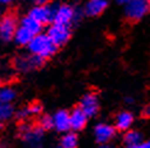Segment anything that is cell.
<instances>
[{
  "instance_id": "cell-24",
  "label": "cell",
  "mask_w": 150,
  "mask_h": 148,
  "mask_svg": "<svg viewBox=\"0 0 150 148\" xmlns=\"http://www.w3.org/2000/svg\"><path fill=\"white\" fill-rule=\"evenodd\" d=\"M143 114H144L145 117H150V107H145Z\"/></svg>"
},
{
  "instance_id": "cell-12",
  "label": "cell",
  "mask_w": 150,
  "mask_h": 148,
  "mask_svg": "<svg viewBox=\"0 0 150 148\" xmlns=\"http://www.w3.org/2000/svg\"><path fill=\"white\" fill-rule=\"evenodd\" d=\"M54 119V128L57 131H67L71 129V119H70V113H67L66 110H59L52 117Z\"/></svg>"
},
{
  "instance_id": "cell-3",
  "label": "cell",
  "mask_w": 150,
  "mask_h": 148,
  "mask_svg": "<svg viewBox=\"0 0 150 148\" xmlns=\"http://www.w3.org/2000/svg\"><path fill=\"white\" fill-rule=\"evenodd\" d=\"M56 6H57V4L49 5V6L38 4V6L33 7V9L29 11V16L33 17L34 20H37L38 22H40L42 24L49 23V22H54Z\"/></svg>"
},
{
  "instance_id": "cell-29",
  "label": "cell",
  "mask_w": 150,
  "mask_h": 148,
  "mask_svg": "<svg viewBox=\"0 0 150 148\" xmlns=\"http://www.w3.org/2000/svg\"><path fill=\"white\" fill-rule=\"evenodd\" d=\"M149 3H150V0H149Z\"/></svg>"
},
{
  "instance_id": "cell-9",
  "label": "cell",
  "mask_w": 150,
  "mask_h": 148,
  "mask_svg": "<svg viewBox=\"0 0 150 148\" xmlns=\"http://www.w3.org/2000/svg\"><path fill=\"white\" fill-rule=\"evenodd\" d=\"M43 62H44V58L37 56V55L26 56V57L17 58V61H16V68L20 69V71L27 72V71L35 69V68L40 67V66L43 64Z\"/></svg>"
},
{
  "instance_id": "cell-21",
  "label": "cell",
  "mask_w": 150,
  "mask_h": 148,
  "mask_svg": "<svg viewBox=\"0 0 150 148\" xmlns=\"http://www.w3.org/2000/svg\"><path fill=\"white\" fill-rule=\"evenodd\" d=\"M40 128L44 130H49L51 128H54V119H52V117H49V115L43 117L40 119Z\"/></svg>"
},
{
  "instance_id": "cell-26",
  "label": "cell",
  "mask_w": 150,
  "mask_h": 148,
  "mask_svg": "<svg viewBox=\"0 0 150 148\" xmlns=\"http://www.w3.org/2000/svg\"><path fill=\"white\" fill-rule=\"evenodd\" d=\"M45 3H47V0H38V4L40 5H45Z\"/></svg>"
},
{
  "instance_id": "cell-28",
  "label": "cell",
  "mask_w": 150,
  "mask_h": 148,
  "mask_svg": "<svg viewBox=\"0 0 150 148\" xmlns=\"http://www.w3.org/2000/svg\"><path fill=\"white\" fill-rule=\"evenodd\" d=\"M126 102H127V103H131V102H133V100L128 97V98H127V100H126Z\"/></svg>"
},
{
  "instance_id": "cell-27",
  "label": "cell",
  "mask_w": 150,
  "mask_h": 148,
  "mask_svg": "<svg viewBox=\"0 0 150 148\" xmlns=\"http://www.w3.org/2000/svg\"><path fill=\"white\" fill-rule=\"evenodd\" d=\"M0 1H1L3 4H7V3H10L11 0H0Z\"/></svg>"
},
{
  "instance_id": "cell-23",
  "label": "cell",
  "mask_w": 150,
  "mask_h": 148,
  "mask_svg": "<svg viewBox=\"0 0 150 148\" xmlns=\"http://www.w3.org/2000/svg\"><path fill=\"white\" fill-rule=\"evenodd\" d=\"M139 148H150V140H149V141H145V142H142Z\"/></svg>"
},
{
  "instance_id": "cell-22",
  "label": "cell",
  "mask_w": 150,
  "mask_h": 148,
  "mask_svg": "<svg viewBox=\"0 0 150 148\" xmlns=\"http://www.w3.org/2000/svg\"><path fill=\"white\" fill-rule=\"evenodd\" d=\"M42 110V107L39 105H31L28 107V112L29 114H39Z\"/></svg>"
},
{
  "instance_id": "cell-18",
  "label": "cell",
  "mask_w": 150,
  "mask_h": 148,
  "mask_svg": "<svg viewBox=\"0 0 150 148\" xmlns=\"http://www.w3.org/2000/svg\"><path fill=\"white\" fill-rule=\"evenodd\" d=\"M13 114V108L10 105V102H1L0 106V118L1 120H9Z\"/></svg>"
},
{
  "instance_id": "cell-8",
  "label": "cell",
  "mask_w": 150,
  "mask_h": 148,
  "mask_svg": "<svg viewBox=\"0 0 150 148\" xmlns=\"http://www.w3.org/2000/svg\"><path fill=\"white\" fill-rule=\"evenodd\" d=\"M82 109L88 117H94L99 112V101L98 97L94 94H86L81 100V106Z\"/></svg>"
},
{
  "instance_id": "cell-15",
  "label": "cell",
  "mask_w": 150,
  "mask_h": 148,
  "mask_svg": "<svg viewBox=\"0 0 150 148\" xmlns=\"http://www.w3.org/2000/svg\"><path fill=\"white\" fill-rule=\"evenodd\" d=\"M133 123V115L129 112H121L117 117H116V120H115V126L117 130H128L131 128V125Z\"/></svg>"
},
{
  "instance_id": "cell-10",
  "label": "cell",
  "mask_w": 150,
  "mask_h": 148,
  "mask_svg": "<svg viewBox=\"0 0 150 148\" xmlns=\"http://www.w3.org/2000/svg\"><path fill=\"white\" fill-rule=\"evenodd\" d=\"M88 115L84 113V110L79 108H74L72 112L70 113V119H71V129L74 131H79L82 130L86 124H87V119H88Z\"/></svg>"
},
{
  "instance_id": "cell-5",
  "label": "cell",
  "mask_w": 150,
  "mask_h": 148,
  "mask_svg": "<svg viewBox=\"0 0 150 148\" xmlns=\"http://www.w3.org/2000/svg\"><path fill=\"white\" fill-rule=\"evenodd\" d=\"M17 31L16 26V20L11 15L3 17L1 23H0V36H1L3 41H10L13 36L15 33Z\"/></svg>"
},
{
  "instance_id": "cell-2",
  "label": "cell",
  "mask_w": 150,
  "mask_h": 148,
  "mask_svg": "<svg viewBox=\"0 0 150 148\" xmlns=\"http://www.w3.org/2000/svg\"><path fill=\"white\" fill-rule=\"evenodd\" d=\"M149 7V0H129L125 7L126 17L129 21H138L148 13Z\"/></svg>"
},
{
  "instance_id": "cell-20",
  "label": "cell",
  "mask_w": 150,
  "mask_h": 148,
  "mask_svg": "<svg viewBox=\"0 0 150 148\" xmlns=\"http://www.w3.org/2000/svg\"><path fill=\"white\" fill-rule=\"evenodd\" d=\"M15 96H16V94H15V91L12 89L3 87L1 91H0V101L1 102H11V101H13Z\"/></svg>"
},
{
  "instance_id": "cell-6",
  "label": "cell",
  "mask_w": 150,
  "mask_h": 148,
  "mask_svg": "<svg viewBox=\"0 0 150 148\" xmlns=\"http://www.w3.org/2000/svg\"><path fill=\"white\" fill-rule=\"evenodd\" d=\"M74 15H76V10L71 7L67 4H62L56 6L55 16H54V22L56 23H62L69 26L72 21H74Z\"/></svg>"
},
{
  "instance_id": "cell-25",
  "label": "cell",
  "mask_w": 150,
  "mask_h": 148,
  "mask_svg": "<svg viewBox=\"0 0 150 148\" xmlns=\"http://www.w3.org/2000/svg\"><path fill=\"white\" fill-rule=\"evenodd\" d=\"M129 0H116V3H118V4H122V5H126L127 3H128Z\"/></svg>"
},
{
  "instance_id": "cell-13",
  "label": "cell",
  "mask_w": 150,
  "mask_h": 148,
  "mask_svg": "<svg viewBox=\"0 0 150 148\" xmlns=\"http://www.w3.org/2000/svg\"><path fill=\"white\" fill-rule=\"evenodd\" d=\"M23 140L28 145H31V146H38V145H40L42 140H43L42 129H25Z\"/></svg>"
},
{
  "instance_id": "cell-16",
  "label": "cell",
  "mask_w": 150,
  "mask_h": 148,
  "mask_svg": "<svg viewBox=\"0 0 150 148\" xmlns=\"http://www.w3.org/2000/svg\"><path fill=\"white\" fill-rule=\"evenodd\" d=\"M123 142L127 147H129V148H139V146L142 145V135L138 131L131 130L125 135Z\"/></svg>"
},
{
  "instance_id": "cell-1",
  "label": "cell",
  "mask_w": 150,
  "mask_h": 148,
  "mask_svg": "<svg viewBox=\"0 0 150 148\" xmlns=\"http://www.w3.org/2000/svg\"><path fill=\"white\" fill-rule=\"evenodd\" d=\"M28 47L33 55L43 57L44 60L54 55L57 49V46L50 39L48 34H40V33L33 36L31 43L28 44Z\"/></svg>"
},
{
  "instance_id": "cell-19",
  "label": "cell",
  "mask_w": 150,
  "mask_h": 148,
  "mask_svg": "<svg viewBox=\"0 0 150 148\" xmlns=\"http://www.w3.org/2000/svg\"><path fill=\"white\" fill-rule=\"evenodd\" d=\"M77 136L74 134H66L62 138H61V146L64 148H74L77 146Z\"/></svg>"
},
{
  "instance_id": "cell-14",
  "label": "cell",
  "mask_w": 150,
  "mask_h": 148,
  "mask_svg": "<svg viewBox=\"0 0 150 148\" xmlns=\"http://www.w3.org/2000/svg\"><path fill=\"white\" fill-rule=\"evenodd\" d=\"M33 36H34V34L31 31H28L23 26H20L17 28L16 33H15L13 39L18 45H28V44L31 43V40L33 39Z\"/></svg>"
},
{
  "instance_id": "cell-7",
  "label": "cell",
  "mask_w": 150,
  "mask_h": 148,
  "mask_svg": "<svg viewBox=\"0 0 150 148\" xmlns=\"http://www.w3.org/2000/svg\"><path fill=\"white\" fill-rule=\"evenodd\" d=\"M94 136L99 145H106L114 138L115 129L108 124H98L94 129Z\"/></svg>"
},
{
  "instance_id": "cell-11",
  "label": "cell",
  "mask_w": 150,
  "mask_h": 148,
  "mask_svg": "<svg viewBox=\"0 0 150 148\" xmlns=\"http://www.w3.org/2000/svg\"><path fill=\"white\" fill-rule=\"evenodd\" d=\"M108 7V0H89L84 7V13L87 16H99Z\"/></svg>"
},
{
  "instance_id": "cell-17",
  "label": "cell",
  "mask_w": 150,
  "mask_h": 148,
  "mask_svg": "<svg viewBox=\"0 0 150 148\" xmlns=\"http://www.w3.org/2000/svg\"><path fill=\"white\" fill-rule=\"evenodd\" d=\"M21 26H23V27H26L28 31H31L34 35H37V34H39L40 33V31H42V23L40 22H38L37 20H34L33 17H31L28 15L27 17H25L23 20L21 21Z\"/></svg>"
},
{
  "instance_id": "cell-4",
  "label": "cell",
  "mask_w": 150,
  "mask_h": 148,
  "mask_svg": "<svg viewBox=\"0 0 150 148\" xmlns=\"http://www.w3.org/2000/svg\"><path fill=\"white\" fill-rule=\"evenodd\" d=\"M48 35L50 36V39L54 41V44L56 46H61V45H64V44H66L67 40L70 39L69 26L54 22V24L49 28Z\"/></svg>"
}]
</instances>
